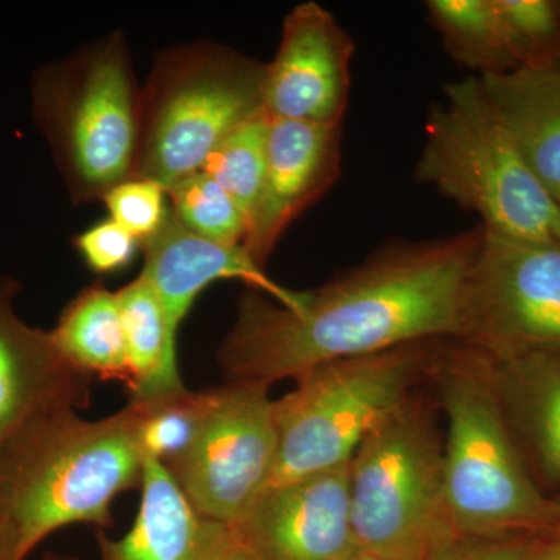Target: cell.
Here are the masks:
<instances>
[{"instance_id":"obj_1","label":"cell","mask_w":560,"mask_h":560,"mask_svg":"<svg viewBox=\"0 0 560 560\" xmlns=\"http://www.w3.org/2000/svg\"><path fill=\"white\" fill-rule=\"evenodd\" d=\"M481 228L397 242L341 278L307 291L300 311L249 290L219 350L224 377L270 389L331 361L427 341H456L464 283Z\"/></svg>"},{"instance_id":"obj_2","label":"cell","mask_w":560,"mask_h":560,"mask_svg":"<svg viewBox=\"0 0 560 560\" xmlns=\"http://www.w3.org/2000/svg\"><path fill=\"white\" fill-rule=\"evenodd\" d=\"M429 381L445 419V508L458 537L536 536L559 526L501 410L489 359L459 341H440Z\"/></svg>"},{"instance_id":"obj_3","label":"cell","mask_w":560,"mask_h":560,"mask_svg":"<svg viewBox=\"0 0 560 560\" xmlns=\"http://www.w3.org/2000/svg\"><path fill=\"white\" fill-rule=\"evenodd\" d=\"M143 467L130 408L98 420L46 412L0 452V512L27 558L66 526H109L114 500L140 488Z\"/></svg>"},{"instance_id":"obj_4","label":"cell","mask_w":560,"mask_h":560,"mask_svg":"<svg viewBox=\"0 0 560 560\" xmlns=\"http://www.w3.org/2000/svg\"><path fill=\"white\" fill-rule=\"evenodd\" d=\"M32 120L70 200H103L138 162L140 86L121 32L35 70Z\"/></svg>"},{"instance_id":"obj_5","label":"cell","mask_w":560,"mask_h":560,"mask_svg":"<svg viewBox=\"0 0 560 560\" xmlns=\"http://www.w3.org/2000/svg\"><path fill=\"white\" fill-rule=\"evenodd\" d=\"M267 62L210 40L156 55L140 86L135 176L165 190L201 171L213 150L265 113Z\"/></svg>"},{"instance_id":"obj_6","label":"cell","mask_w":560,"mask_h":560,"mask_svg":"<svg viewBox=\"0 0 560 560\" xmlns=\"http://www.w3.org/2000/svg\"><path fill=\"white\" fill-rule=\"evenodd\" d=\"M349 500L360 558L429 560L453 536L445 508L444 434L418 393L353 453Z\"/></svg>"},{"instance_id":"obj_7","label":"cell","mask_w":560,"mask_h":560,"mask_svg":"<svg viewBox=\"0 0 560 560\" xmlns=\"http://www.w3.org/2000/svg\"><path fill=\"white\" fill-rule=\"evenodd\" d=\"M416 176L482 228L530 242L555 241L560 208L515 147L486 97L480 77L453 81L431 110Z\"/></svg>"},{"instance_id":"obj_8","label":"cell","mask_w":560,"mask_h":560,"mask_svg":"<svg viewBox=\"0 0 560 560\" xmlns=\"http://www.w3.org/2000/svg\"><path fill=\"white\" fill-rule=\"evenodd\" d=\"M438 342L331 361L296 378L294 389L275 400L271 482L348 466L364 438L429 378Z\"/></svg>"},{"instance_id":"obj_9","label":"cell","mask_w":560,"mask_h":560,"mask_svg":"<svg viewBox=\"0 0 560 560\" xmlns=\"http://www.w3.org/2000/svg\"><path fill=\"white\" fill-rule=\"evenodd\" d=\"M459 342L492 360L560 352V245L481 226L464 283Z\"/></svg>"},{"instance_id":"obj_10","label":"cell","mask_w":560,"mask_h":560,"mask_svg":"<svg viewBox=\"0 0 560 560\" xmlns=\"http://www.w3.org/2000/svg\"><path fill=\"white\" fill-rule=\"evenodd\" d=\"M268 390L231 382L212 388L194 444L167 466L198 511L232 528L271 485L278 463L275 400Z\"/></svg>"},{"instance_id":"obj_11","label":"cell","mask_w":560,"mask_h":560,"mask_svg":"<svg viewBox=\"0 0 560 560\" xmlns=\"http://www.w3.org/2000/svg\"><path fill=\"white\" fill-rule=\"evenodd\" d=\"M256 560H355L350 518L349 464L271 482L234 526Z\"/></svg>"},{"instance_id":"obj_12","label":"cell","mask_w":560,"mask_h":560,"mask_svg":"<svg viewBox=\"0 0 560 560\" xmlns=\"http://www.w3.org/2000/svg\"><path fill=\"white\" fill-rule=\"evenodd\" d=\"M353 51V39L329 10L313 0L294 7L267 62L265 114L271 120L341 124Z\"/></svg>"},{"instance_id":"obj_13","label":"cell","mask_w":560,"mask_h":560,"mask_svg":"<svg viewBox=\"0 0 560 560\" xmlns=\"http://www.w3.org/2000/svg\"><path fill=\"white\" fill-rule=\"evenodd\" d=\"M20 291L16 279L0 276V452L33 419L86 408L94 381L62 355L50 330L18 315Z\"/></svg>"},{"instance_id":"obj_14","label":"cell","mask_w":560,"mask_h":560,"mask_svg":"<svg viewBox=\"0 0 560 560\" xmlns=\"http://www.w3.org/2000/svg\"><path fill=\"white\" fill-rule=\"evenodd\" d=\"M341 124L271 120L267 173L243 248L265 267L285 231L337 183Z\"/></svg>"},{"instance_id":"obj_15","label":"cell","mask_w":560,"mask_h":560,"mask_svg":"<svg viewBox=\"0 0 560 560\" xmlns=\"http://www.w3.org/2000/svg\"><path fill=\"white\" fill-rule=\"evenodd\" d=\"M142 248L145 260L140 276L160 300L176 340L197 298L219 280H242L249 290L259 291L290 311H300L307 300V291L287 289L270 278L243 246L198 237L180 226L172 212L160 234Z\"/></svg>"},{"instance_id":"obj_16","label":"cell","mask_w":560,"mask_h":560,"mask_svg":"<svg viewBox=\"0 0 560 560\" xmlns=\"http://www.w3.org/2000/svg\"><path fill=\"white\" fill-rule=\"evenodd\" d=\"M101 560H221L235 530L198 511L164 464L147 459L139 512L117 540L101 536Z\"/></svg>"},{"instance_id":"obj_17","label":"cell","mask_w":560,"mask_h":560,"mask_svg":"<svg viewBox=\"0 0 560 560\" xmlns=\"http://www.w3.org/2000/svg\"><path fill=\"white\" fill-rule=\"evenodd\" d=\"M489 368L530 474L536 481L560 486V352L489 359Z\"/></svg>"},{"instance_id":"obj_18","label":"cell","mask_w":560,"mask_h":560,"mask_svg":"<svg viewBox=\"0 0 560 560\" xmlns=\"http://www.w3.org/2000/svg\"><path fill=\"white\" fill-rule=\"evenodd\" d=\"M478 77L523 160L560 208V58Z\"/></svg>"},{"instance_id":"obj_19","label":"cell","mask_w":560,"mask_h":560,"mask_svg":"<svg viewBox=\"0 0 560 560\" xmlns=\"http://www.w3.org/2000/svg\"><path fill=\"white\" fill-rule=\"evenodd\" d=\"M58 349L81 372L130 385L127 341L117 291L94 283L62 308L50 330Z\"/></svg>"},{"instance_id":"obj_20","label":"cell","mask_w":560,"mask_h":560,"mask_svg":"<svg viewBox=\"0 0 560 560\" xmlns=\"http://www.w3.org/2000/svg\"><path fill=\"white\" fill-rule=\"evenodd\" d=\"M131 400H150L186 389L179 375L176 338L171 334L164 311L150 283L142 276L117 291Z\"/></svg>"},{"instance_id":"obj_21","label":"cell","mask_w":560,"mask_h":560,"mask_svg":"<svg viewBox=\"0 0 560 560\" xmlns=\"http://www.w3.org/2000/svg\"><path fill=\"white\" fill-rule=\"evenodd\" d=\"M429 18L448 55L480 75L517 68L495 0H430Z\"/></svg>"},{"instance_id":"obj_22","label":"cell","mask_w":560,"mask_h":560,"mask_svg":"<svg viewBox=\"0 0 560 560\" xmlns=\"http://www.w3.org/2000/svg\"><path fill=\"white\" fill-rule=\"evenodd\" d=\"M212 389H183L150 400H130L136 440L143 458L165 467L194 444L208 412Z\"/></svg>"},{"instance_id":"obj_23","label":"cell","mask_w":560,"mask_h":560,"mask_svg":"<svg viewBox=\"0 0 560 560\" xmlns=\"http://www.w3.org/2000/svg\"><path fill=\"white\" fill-rule=\"evenodd\" d=\"M268 135L270 117L261 113L228 136L201 167L241 208L248 230L264 189Z\"/></svg>"},{"instance_id":"obj_24","label":"cell","mask_w":560,"mask_h":560,"mask_svg":"<svg viewBox=\"0 0 560 560\" xmlns=\"http://www.w3.org/2000/svg\"><path fill=\"white\" fill-rule=\"evenodd\" d=\"M173 219L191 234L228 246H243L248 223L230 194L198 171L167 190Z\"/></svg>"},{"instance_id":"obj_25","label":"cell","mask_w":560,"mask_h":560,"mask_svg":"<svg viewBox=\"0 0 560 560\" xmlns=\"http://www.w3.org/2000/svg\"><path fill=\"white\" fill-rule=\"evenodd\" d=\"M512 57L521 66L560 58V0H495Z\"/></svg>"},{"instance_id":"obj_26","label":"cell","mask_w":560,"mask_h":560,"mask_svg":"<svg viewBox=\"0 0 560 560\" xmlns=\"http://www.w3.org/2000/svg\"><path fill=\"white\" fill-rule=\"evenodd\" d=\"M102 201L108 209L109 219L130 232L140 246L156 237L171 219L167 190L153 180H124L113 187Z\"/></svg>"},{"instance_id":"obj_27","label":"cell","mask_w":560,"mask_h":560,"mask_svg":"<svg viewBox=\"0 0 560 560\" xmlns=\"http://www.w3.org/2000/svg\"><path fill=\"white\" fill-rule=\"evenodd\" d=\"M73 246L91 271L113 275L130 267L140 243L108 217L77 235Z\"/></svg>"},{"instance_id":"obj_28","label":"cell","mask_w":560,"mask_h":560,"mask_svg":"<svg viewBox=\"0 0 560 560\" xmlns=\"http://www.w3.org/2000/svg\"><path fill=\"white\" fill-rule=\"evenodd\" d=\"M530 537L533 536L478 539L453 534L442 541L429 560H523Z\"/></svg>"},{"instance_id":"obj_29","label":"cell","mask_w":560,"mask_h":560,"mask_svg":"<svg viewBox=\"0 0 560 560\" xmlns=\"http://www.w3.org/2000/svg\"><path fill=\"white\" fill-rule=\"evenodd\" d=\"M523 560H560V526L530 537Z\"/></svg>"},{"instance_id":"obj_30","label":"cell","mask_w":560,"mask_h":560,"mask_svg":"<svg viewBox=\"0 0 560 560\" xmlns=\"http://www.w3.org/2000/svg\"><path fill=\"white\" fill-rule=\"evenodd\" d=\"M0 560H25L22 555L16 530L0 512Z\"/></svg>"},{"instance_id":"obj_31","label":"cell","mask_w":560,"mask_h":560,"mask_svg":"<svg viewBox=\"0 0 560 560\" xmlns=\"http://www.w3.org/2000/svg\"><path fill=\"white\" fill-rule=\"evenodd\" d=\"M221 560H256L253 558V556L249 555L248 551L245 550V548L242 547L241 544H235L234 547L231 548V551L228 552L226 556H224Z\"/></svg>"},{"instance_id":"obj_32","label":"cell","mask_w":560,"mask_h":560,"mask_svg":"<svg viewBox=\"0 0 560 560\" xmlns=\"http://www.w3.org/2000/svg\"><path fill=\"white\" fill-rule=\"evenodd\" d=\"M43 560H77L75 558H66V556L60 555H47Z\"/></svg>"},{"instance_id":"obj_33","label":"cell","mask_w":560,"mask_h":560,"mask_svg":"<svg viewBox=\"0 0 560 560\" xmlns=\"http://www.w3.org/2000/svg\"><path fill=\"white\" fill-rule=\"evenodd\" d=\"M555 242H558L560 245V212H559L558 221H556Z\"/></svg>"},{"instance_id":"obj_34","label":"cell","mask_w":560,"mask_h":560,"mask_svg":"<svg viewBox=\"0 0 560 560\" xmlns=\"http://www.w3.org/2000/svg\"><path fill=\"white\" fill-rule=\"evenodd\" d=\"M556 506H558V514H559V526H560V497L558 499H555Z\"/></svg>"},{"instance_id":"obj_35","label":"cell","mask_w":560,"mask_h":560,"mask_svg":"<svg viewBox=\"0 0 560 560\" xmlns=\"http://www.w3.org/2000/svg\"><path fill=\"white\" fill-rule=\"evenodd\" d=\"M355 560H377V559H370V558H359V559H355Z\"/></svg>"}]
</instances>
